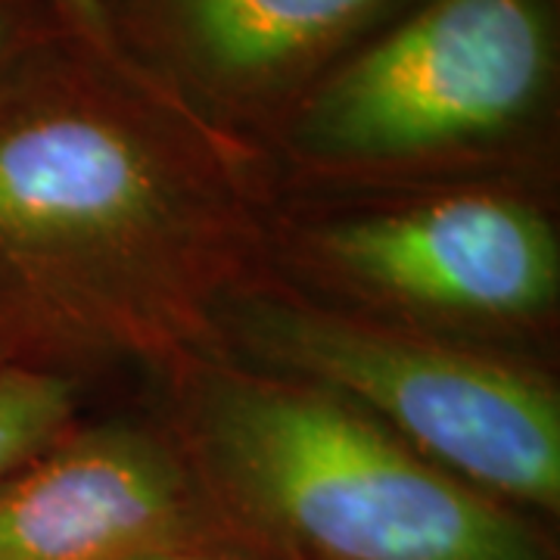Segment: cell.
<instances>
[{
  "label": "cell",
  "instance_id": "ba28073f",
  "mask_svg": "<svg viewBox=\"0 0 560 560\" xmlns=\"http://www.w3.org/2000/svg\"><path fill=\"white\" fill-rule=\"evenodd\" d=\"M79 389L25 359L0 364V482L69 433Z\"/></svg>",
  "mask_w": 560,
  "mask_h": 560
},
{
  "label": "cell",
  "instance_id": "30bf717a",
  "mask_svg": "<svg viewBox=\"0 0 560 560\" xmlns=\"http://www.w3.org/2000/svg\"><path fill=\"white\" fill-rule=\"evenodd\" d=\"M135 560H231L224 555H215L206 548V541H187V545H168L160 551H150V555H140Z\"/></svg>",
  "mask_w": 560,
  "mask_h": 560
},
{
  "label": "cell",
  "instance_id": "5b68a950",
  "mask_svg": "<svg viewBox=\"0 0 560 560\" xmlns=\"http://www.w3.org/2000/svg\"><path fill=\"white\" fill-rule=\"evenodd\" d=\"M330 265L361 287L467 318H529L560 283L555 234L521 202L460 194L324 231Z\"/></svg>",
  "mask_w": 560,
  "mask_h": 560
},
{
  "label": "cell",
  "instance_id": "7a4b0ae2",
  "mask_svg": "<svg viewBox=\"0 0 560 560\" xmlns=\"http://www.w3.org/2000/svg\"><path fill=\"white\" fill-rule=\"evenodd\" d=\"M202 423L228 495L302 560H551L517 514L318 386L224 377Z\"/></svg>",
  "mask_w": 560,
  "mask_h": 560
},
{
  "label": "cell",
  "instance_id": "8fae6325",
  "mask_svg": "<svg viewBox=\"0 0 560 560\" xmlns=\"http://www.w3.org/2000/svg\"><path fill=\"white\" fill-rule=\"evenodd\" d=\"M75 13L81 16V22L94 32L103 28V0H66Z\"/></svg>",
  "mask_w": 560,
  "mask_h": 560
},
{
  "label": "cell",
  "instance_id": "277c9868",
  "mask_svg": "<svg viewBox=\"0 0 560 560\" xmlns=\"http://www.w3.org/2000/svg\"><path fill=\"white\" fill-rule=\"evenodd\" d=\"M533 0H436L327 84L302 135L346 160H401L508 128L548 75Z\"/></svg>",
  "mask_w": 560,
  "mask_h": 560
},
{
  "label": "cell",
  "instance_id": "6da1fadb",
  "mask_svg": "<svg viewBox=\"0 0 560 560\" xmlns=\"http://www.w3.org/2000/svg\"><path fill=\"white\" fill-rule=\"evenodd\" d=\"M197 256V206L128 128L0 103V308L28 340L160 337Z\"/></svg>",
  "mask_w": 560,
  "mask_h": 560
},
{
  "label": "cell",
  "instance_id": "52a82bcc",
  "mask_svg": "<svg viewBox=\"0 0 560 560\" xmlns=\"http://www.w3.org/2000/svg\"><path fill=\"white\" fill-rule=\"evenodd\" d=\"M377 0H180L200 54L228 75H259L300 60Z\"/></svg>",
  "mask_w": 560,
  "mask_h": 560
},
{
  "label": "cell",
  "instance_id": "9c48e42d",
  "mask_svg": "<svg viewBox=\"0 0 560 560\" xmlns=\"http://www.w3.org/2000/svg\"><path fill=\"white\" fill-rule=\"evenodd\" d=\"M28 346H32V340L25 337V330L0 308V364L13 359H25Z\"/></svg>",
  "mask_w": 560,
  "mask_h": 560
},
{
  "label": "cell",
  "instance_id": "3957f363",
  "mask_svg": "<svg viewBox=\"0 0 560 560\" xmlns=\"http://www.w3.org/2000/svg\"><path fill=\"white\" fill-rule=\"evenodd\" d=\"M241 324L261 359L349 401L452 477L558 508L560 405L536 374L290 302H259Z\"/></svg>",
  "mask_w": 560,
  "mask_h": 560
},
{
  "label": "cell",
  "instance_id": "8992f818",
  "mask_svg": "<svg viewBox=\"0 0 560 560\" xmlns=\"http://www.w3.org/2000/svg\"><path fill=\"white\" fill-rule=\"evenodd\" d=\"M206 541L200 492L135 430L62 436L0 482V560H135Z\"/></svg>",
  "mask_w": 560,
  "mask_h": 560
},
{
  "label": "cell",
  "instance_id": "7c38bea8",
  "mask_svg": "<svg viewBox=\"0 0 560 560\" xmlns=\"http://www.w3.org/2000/svg\"><path fill=\"white\" fill-rule=\"evenodd\" d=\"M10 16H7V10L0 7V60H3V54H7V47H10Z\"/></svg>",
  "mask_w": 560,
  "mask_h": 560
}]
</instances>
